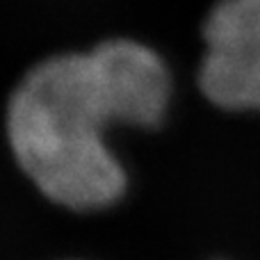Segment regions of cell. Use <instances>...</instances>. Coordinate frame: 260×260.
<instances>
[{
    "label": "cell",
    "instance_id": "cell-1",
    "mask_svg": "<svg viewBox=\"0 0 260 260\" xmlns=\"http://www.w3.org/2000/svg\"><path fill=\"white\" fill-rule=\"evenodd\" d=\"M171 78L162 57L133 39L37 62L7 101V142L44 197L71 210H101L126 192V171L105 144L117 123L157 128Z\"/></svg>",
    "mask_w": 260,
    "mask_h": 260
},
{
    "label": "cell",
    "instance_id": "cell-2",
    "mask_svg": "<svg viewBox=\"0 0 260 260\" xmlns=\"http://www.w3.org/2000/svg\"><path fill=\"white\" fill-rule=\"evenodd\" d=\"M199 87L221 110L260 112V0H219L203 25Z\"/></svg>",
    "mask_w": 260,
    "mask_h": 260
}]
</instances>
